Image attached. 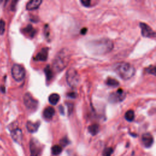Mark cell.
<instances>
[{"label": "cell", "instance_id": "obj_26", "mask_svg": "<svg viewBox=\"0 0 156 156\" xmlns=\"http://www.w3.org/2000/svg\"><path fill=\"white\" fill-rule=\"evenodd\" d=\"M68 143H69V140H68V139H67L66 137L65 138H63L60 141V144L62 146H65L67 145H68Z\"/></svg>", "mask_w": 156, "mask_h": 156}, {"label": "cell", "instance_id": "obj_4", "mask_svg": "<svg viewBox=\"0 0 156 156\" xmlns=\"http://www.w3.org/2000/svg\"><path fill=\"white\" fill-rule=\"evenodd\" d=\"M66 80L68 85L71 87H77L80 83L81 78L79 75L75 68H71L68 70L66 74Z\"/></svg>", "mask_w": 156, "mask_h": 156}, {"label": "cell", "instance_id": "obj_3", "mask_svg": "<svg viewBox=\"0 0 156 156\" xmlns=\"http://www.w3.org/2000/svg\"><path fill=\"white\" fill-rule=\"evenodd\" d=\"M114 70L117 74L124 80H128L134 76L135 68L129 63H119L114 67Z\"/></svg>", "mask_w": 156, "mask_h": 156}, {"label": "cell", "instance_id": "obj_6", "mask_svg": "<svg viewBox=\"0 0 156 156\" xmlns=\"http://www.w3.org/2000/svg\"><path fill=\"white\" fill-rule=\"evenodd\" d=\"M29 148L31 156H40L42 151V146L40 142L35 139H32L30 141Z\"/></svg>", "mask_w": 156, "mask_h": 156}, {"label": "cell", "instance_id": "obj_14", "mask_svg": "<svg viewBox=\"0 0 156 156\" xmlns=\"http://www.w3.org/2000/svg\"><path fill=\"white\" fill-rule=\"evenodd\" d=\"M40 125V121H37L36 123H33L29 121L26 123V128L27 131H28L29 132L34 133L38 131Z\"/></svg>", "mask_w": 156, "mask_h": 156}, {"label": "cell", "instance_id": "obj_8", "mask_svg": "<svg viewBox=\"0 0 156 156\" xmlns=\"http://www.w3.org/2000/svg\"><path fill=\"white\" fill-rule=\"evenodd\" d=\"M140 27L141 28V35L147 38H155V31L147 24L144 23H140Z\"/></svg>", "mask_w": 156, "mask_h": 156}, {"label": "cell", "instance_id": "obj_24", "mask_svg": "<svg viewBox=\"0 0 156 156\" xmlns=\"http://www.w3.org/2000/svg\"><path fill=\"white\" fill-rule=\"evenodd\" d=\"M5 31V21L3 20H0V34L3 35Z\"/></svg>", "mask_w": 156, "mask_h": 156}, {"label": "cell", "instance_id": "obj_12", "mask_svg": "<svg viewBox=\"0 0 156 156\" xmlns=\"http://www.w3.org/2000/svg\"><path fill=\"white\" fill-rule=\"evenodd\" d=\"M48 56V48H42V50L36 55L35 57L34 58L35 61H40L44 62L47 60Z\"/></svg>", "mask_w": 156, "mask_h": 156}, {"label": "cell", "instance_id": "obj_1", "mask_svg": "<svg viewBox=\"0 0 156 156\" xmlns=\"http://www.w3.org/2000/svg\"><path fill=\"white\" fill-rule=\"evenodd\" d=\"M113 42L109 39H101L89 43V48L93 53L103 54L108 53L113 49Z\"/></svg>", "mask_w": 156, "mask_h": 156}, {"label": "cell", "instance_id": "obj_7", "mask_svg": "<svg viewBox=\"0 0 156 156\" xmlns=\"http://www.w3.org/2000/svg\"><path fill=\"white\" fill-rule=\"evenodd\" d=\"M25 106L30 110H35L39 105V102L29 93H26L23 98Z\"/></svg>", "mask_w": 156, "mask_h": 156}, {"label": "cell", "instance_id": "obj_20", "mask_svg": "<svg viewBox=\"0 0 156 156\" xmlns=\"http://www.w3.org/2000/svg\"><path fill=\"white\" fill-rule=\"evenodd\" d=\"M125 117L127 121L132 122L134 120L135 118V114L134 111H132V110H129V111H127L125 113Z\"/></svg>", "mask_w": 156, "mask_h": 156}, {"label": "cell", "instance_id": "obj_13", "mask_svg": "<svg viewBox=\"0 0 156 156\" xmlns=\"http://www.w3.org/2000/svg\"><path fill=\"white\" fill-rule=\"evenodd\" d=\"M42 3V1H41V0H32L27 3L26 9L28 11L35 10L40 7Z\"/></svg>", "mask_w": 156, "mask_h": 156}, {"label": "cell", "instance_id": "obj_29", "mask_svg": "<svg viewBox=\"0 0 156 156\" xmlns=\"http://www.w3.org/2000/svg\"><path fill=\"white\" fill-rule=\"evenodd\" d=\"M87 32V28H83L81 29V34L82 35H84L86 34V33Z\"/></svg>", "mask_w": 156, "mask_h": 156}, {"label": "cell", "instance_id": "obj_27", "mask_svg": "<svg viewBox=\"0 0 156 156\" xmlns=\"http://www.w3.org/2000/svg\"><path fill=\"white\" fill-rule=\"evenodd\" d=\"M81 3L85 7H90V6L91 5L90 0H81Z\"/></svg>", "mask_w": 156, "mask_h": 156}, {"label": "cell", "instance_id": "obj_18", "mask_svg": "<svg viewBox=\"0 0 156 156\" xmlns=\"http://www.w3.org/2000/svg\"><path fill=\"white\" fill-rule=\"evenodd\" d=\"M99 125L97 124H93L89 126L88 131L92 135H95L98 133L99 132Z\"/></svg>", "mask_w": 156, "mask_h": 156}, {"label": "cell", "instance_id": "obj_16", "mask_svg": "<svg viewBox=\"0 0 156 156\" xmlns=\"http://www.w3.org/2000/svg\"><path fill=\"white\" fill-rule=\"evenodd\" d=\"M23 32L24 34L28 35L29 37L33 38L36 34L37 31L35 30V28H34L33 26L29 25L28 26H27L25 28L23 29Z\"/></svg>", "mask_w": 156, "mask_h": 156}, {"label": "cell", "instance_id": "obj_11", "mask_svg": "<svg viewBox=\"0 0 156 156\" xmlns=\"http://www.w3.org/2000/svg\"><path fill=\"white\" fill-rule=\"evenodd\" d=\"M11 137L16 143L20 144L23 140V132L20 128H15L11 131Z\"/></svg>", "mask_w": 156, "mask_h": 156}, {"label": "cell", "instance_id": "obj_30", "mask_svg": "<svg viewBox=\"0 0 156 156\" xmlns=\"http://www.w3.org/2000/svg\"><path fill=\"white\" fill-rule=\"evenodd\" d=\"M59 109H60V112L62 115L64 114V109H63V107H62V105H60V107H59Z\"/></svg>", "mask_w": 156, "mask_h": 156}, {"label": "cell", "instance_id": "obj_5", "mask_svg": "<svg viewBox=\"0 0 156 156\" xmlns=\"http://www.w3.org/2000/svg\"><path fill=\"white\" fill-rule=\"evenodd\" d=\"M12 76L13 79L17 82H20L25 77V68L19 64H14L12 68Z\"/></svg>", "mask_w": 156, "mask_h": 156}, {"label": "cell", "instance_id": "obj_2", "mask_svg": "<svg viewBox=\"0 0 156 156\" xmlns=\"http://www.w3.org/2000/svg\"><path fill=\"white\" fill-rule=\"evenodd\" d=\"M70 53L67 49L61 50L53 61V67L55 70L60 72L67 67L70 61Z\"/></svg>", "mask_w": 156, "mask_h": 156}, {"label": "cell", "instance_id": "obj_19", "mask_svg": "<svg viewBox=\"0 0 156 156\" xmlns=\"http://www.w3.org/2000/svg\"><path fill=\"white\" fill-rule=\"evenodd\" d=\"M105 84L110 87H117L119 85V82L113 78L109 77L105 81Z\"/></svg>", "mask_w": 156, "mask_h": 156}, {"label": "cell", "instance_id": "obj_10", "mask_svg": "<svg viewBox=\"0 0 156 156\" xmlns=\"http://www.w3.org/2000/svg\"><path fill=\"white\" fill-rule=\"evenodd\" d=\"M141 141L145 147L149 148L151 147L154 143V138L153 135L149 133H146L142 135Z\"/></svg>", "mask_w": 156, "mask_h": 156}, {"label": "cell", "instance_id": "obj_15", "mask_svg": "<svg viewBox=\"0 0 156 156\" xmlns=\"http://www.w3.org/2000/svg\"><path fill=\"white\" fill-rule=\"evenodd\" d=\"M43 117L47 120H51L55 115V109L52 107H47L45 108L43 112Z\"/></svg>", "mask_w": 156, "mask_h": 156}, {"label": "cell", "instance_id": "obj_25", "mask_svg": "<svg viewBox=\"0 0 156 156\" xmlns=\"http://www.w3.org/2000/svg\"><path fill=\"white\" fill-rule=\"evenodd\" d=\"M146 71L149 73V74H151L153 75H155V67L153 66H151L150 67L148 68L147 69H146Z\"/></svg>", "mask_w": 156, "mask_h": 156}, {"label": "cell", "instance_id": "obj_9", "mask_svg": "<svg viewBox=\"0 0 156 156\" xmlns=\"http://www.w3.org/2000/svg\"><path fill=\"white\" fill-rule=\"evenodd\" d=\"M126 97V93L123 89H118L117 91L112 93L109 96L110 101L112 103H119L121 102Z\"/></svg>", "mask_w": 156, "mask_h": 156}, {"label": "cell", "instance_id": "obj_22", "mask_svg": "<svg viewBox=\"0 0 156 156\" xmlns=\"http://www.w3.org/2000/svg\"><path fill=\"white\" fill-rule=\"evenodd\" d=\"M62 151V148L60 145H54L51 148V153L54 155H57L60 154Z\"/></svg>", "mask_w": 156, "mask_h": 156}, {"label": "cell", "instance_id": "obj_21", "mask_svg": "<svg viewBox=\"0 0 156 156\" xmlns=\"http://www.w3.org/2000/svg\"><path fill=\"white\" fill-rule=\"evenodd\" d=\"M44 71L45 73V75L46 77H47V79L48 81H50L53 77V72L52 71V70L51 69V68L48 65L47 67L45 68Z\"/></svg>", "mask_w": 156, "mask_h": 156}, {"label": "cell", "instance_id": "obj_17", "mask_svg": "<svg viewBox=\"0 0 156 156\" xmlns=\"http://www.w3.org/2000/svg\"><path fill=\"white\" fill-rule=\"evenodd\" d=\"M49 102L52 105H56L60 100V96L57 93H53L48 98Z\"/></svg>", "mask_w": 156, "mask_h": 156}, {"label": "cell", "instance_id": "obj_23", "mask_svg": "<svg viewBox=\"0 0 156 156\" xmlns=\"http://www.w3.org/2000/svg\"><path fill=\"white\" fill-rule=\"evenodd\" d=\"M113 152V150L112 148H107L104 150L103 155V156H111Z\"/></svg>", "mask_w": 156, "mask_h": 156}, {"label": "cell", "instance_id": "obj_28", "mask_svg": "<svg viewBox=\"0 0 156 156\" xmlns=\"http://www.w3.org/2000/svg\"><path fill=\"white\" fill-rule=\"evenodd\" d=\"M68 96H70V98H76V94L75 93H74V92H71V93H69V94H68Z\"/></svg>", "mask_w": 156, "mask_h": 156}]
</instances>
